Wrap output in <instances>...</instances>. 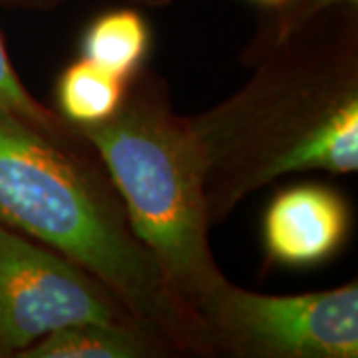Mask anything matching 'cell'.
Wrapping results in <instances>:
<instances>
[{
	"label": "cell",
	"mask_w": 358,
	"mask_h": 358,
	"mask_svg": "<svg viewBox=\"0 0 358 358\" xmlns=\"http://www.w3.org/2000/svg\"><path fill=\"white\" fill-rule=\"evenodd\" d=\"M251 68L237 94L185 115L211 227L282 176L358 169V6L317 14Z\"/></svg>",
	"instance_id": "cell-1"
},
{
	"label": "cell",
	"mask_w": 358,
	"mask_h": 358,
	"mask_svg": "<svg viewBox=\"0 0 358 358\" xmlns=\"http://www.w3.org/2000/svg\"><path fill=\"white\" fill-rule=\"evenodd\" d=\"M0 223L90 271L181 357H209L201 322L169 291L76 128L52 134L0 108Z\"/></svg>",
	"instance_id": "cell-2"
},
{
	"label": "cell",
	"mask_w": 358,
	"mask_h": 358,
	"mask_svg": "<svg viewBox=\"0 0 358 358\" xmlns=\"http://www.w3.org/2000/svg\"><path fill=\"white\" fill-rule=\"evenodd\" d=\"M74 128L100 157L169 291L199 320L205 301L229 279L209 247L201 152L167 82L138 70L114 115Z\"/></svg>",
	"instance_id": "cell-3"
},
{
	"label": "cell",
	"mask_w": 358,
	"mask_h": 358,
	"mask_svg": "<svg viewBox=\"0 0 358 358\" xmlns=\"http://www.w3.org/2000/svg\"><path fill=\"white\" fill-rule=\"evenodd\" d=\"M209 357L357 358L358 285L263 294L223 282L199 308Z\"/></svg>",
	"instance_id": "cell-4"
},
{
	"label": "cell",
	"mask_w": 358,
	"mask_h": 358,
	"mask_svg": "<svg viewBox=\"0 0 358 358\" xmlns=\"http://www.w3.org/2000/svg\"><path fill=\"white\" fill-rule=\"evenodd\" d=\"M129 320L140 319L98 277L0 223V358L68 324Z\"/></svg>",
	"instance_id": "cell-5"
},
{
	"label": "cell",
	"mask_w": 358,
	"mask_h": 358,
	"mask_svg": "<svg viewBox=\"0 0 358 358\" xmlns=\"http://www.w3.org/2000/svg\"><path fill=\"white\" fill-rule=\"evenodd\" d=\"M350 209L324 183H299L279 192L263 217V247L271 265L317 267L346 243Z\"/></svg>",
	"instance_id": "cell-6"
},
{
	"label": "cell",
	"mask_w": 358,
	"mask_h": 358,
	"mask_svg": "<svg viewBox=\"0 0 358 358\" xmlns=\"http://www.w3.org/2000/svg\"><path fill=\"white\" fill-rule=\"evenodd\" d=\"M178 346L155 327L129 322H76L46 334L18 358H171Z\"/></svg>",
	"instance_id": "cell-7"
},
{
	"label": "cell",
	"mask_w": 358,
	"mask_h": 358,
	"mask_svg": "<svg viewBox=\"0 0 358 358\" xmlns=\"http://www.w3.org/2000/svg\"><path fill=\"white\" fill-rule=\"evenodd\" d=\"M148 48L150 26L131 4L96 16L82 38L84 58L124 80L140 70Z\"/></svg>",
	"instance_id": "cell-8"
},
{
	"label": "cell",
	"mask_w": 358,
	"mask_h": 358,
	"mask_svg": "<svg viewBox=\"0 0 358 358\" xmlns=\"http://www.w3.org/2000/svg\"><path fill=\"white\" fill-rule=\"evenodd\" d=\"M128 80L114 76L80 56L64 68L56 82L58 114L72 126H92L115 114Z\"/></svg>",
	"instance_id": "cell-9"
},
{
	"label": "cell",
	"mask_w": 358,
	"mask_h": 358,
	"mask_svg": "<svg viewBox=\"0 0 358 358\" xmlns=\"http://www.w3.org/2000/svg\"><path fill=\"white\" fill-rule=\"evenodd\" d=\"M343 4L358 6V0H287L281 8L271 10V16L259 24L255 36L243 52V64L251 68L268 50H273L287 36H291L299 26L308 22L317 14Z\"/></svg>",
	"instance_id": "cell-10"
},
{
	"label": "cell",
	"mask_w": 358,
	"mask_h": 358,
	"mask_svg": "<svg viewBox=\"0 0 358 358\" xmlns=\"http://www.w3.org/2000/svg\"><path fill=\"white\" fill-rule=\"evenodd\" d=\"M0 108L52 134H70L74 126L62 115L40 103L20 82L0 38Z\"/></svg>",
	"instance_id": "cell-11"
},
{
	"label": "cell",
	"mask_w": 358,
	"mask_h": 358,
	"mask_svg": "<svg viewBox=\"0 0 358 358\" xmlns=\"http://www.w3.org/2000/svg\"><path fill=\"white\" fill-rule=\"evenodd\" d=\"M72 0H0L2 8L10 10H32V13H46L54 10L62 4H68ZM126 4L138 6V8H164L173 4V0H124Z\"/></svg>",
	"instance_id": "cell-12"
},
{
	"label": "cell",
	"mask_w": 358,
	"mask_h": 358,
	"mask_svg": "<svg viewBox=\"0 0 358 358\" xmlns=\"http://www.w3.org/2000/svg\"><path fill=\"white\" fill-rule=\"evenodd\" d=\"M253 2L261 4L263 8H267L268 13H271V10H277V8H281L287 0H253Z\"/></svg>",
	"instance_id": "cell-13"
}]
</instances>
